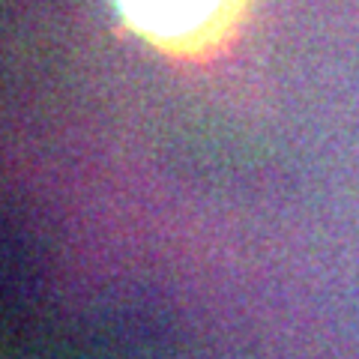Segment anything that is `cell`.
Instances as JSON below:
<instances>
[{
    "label": "cell",
    "mask_w": 359,
    "mask_h": 359,
    "mask_svg": "<svg viewBox=\"0 0 359 359\" xmlns=\"http://www.w3.org/2000/svg\"><path fill=\"white\" fill-rule=\"evenodd\" d=\"M240 0H117L129 25L153 42L204 45L228 25Z\"/></svg>",
    "instance_id": "6da1fadb"
}]
</instances>
